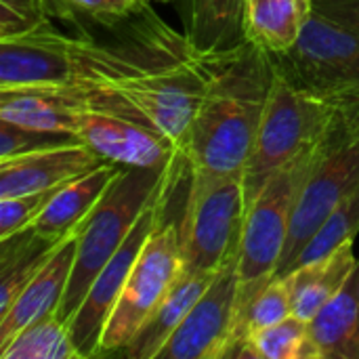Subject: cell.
Segmentation results:
<instances>
[{"instance_id":"6da1fadb","label":"cell","mask_w":359,"mask_h":359,"mask_svg":"<svg viewBox=\"0 0 359 359\" xmlns=\"http://www.w3.org/2000/svg\"><path fill=\"white\" fill-rule=\"evenodd\" d=\"M271 74V55L246 40L206 57L204 90L183 143L191 170L244 177Z\"/></svg>"},{"instance_id":"7a4b0ae2","label":"cell","mask_w":359,"mask_h":359,"mask_svg":"<svg viewBox=\"0 0 359 359\" xmlns=\"http://www.w3.org/2000/svg\"><path fill=\"white\" fill-rule=\"evenodd\" d=\"M185 154L158 168L122 166L103 198L97 202V206L78 229L69 284L57 311V318L65 326L80 309L99 271L126 242L143 210L164 189L166 183L185 172Z\"/></svg>"},{"instance_id":"3957f363","label":"cell","mask_w":359,"mask_h":359,"mask_svg":"<svg viewBox=\"0 0 359 359\" xmlns=\"http://www.w3.org/2000/svg\"><path fill=\"white\" fill-rule=\"evenodd\" d=\"M334 139L337 135L326 143L303 151L282 168H278L248 198L240 246L236 255L238 328L248 305L276 278L284 257V248L290 231V217L299 191L303 189L307 177L320 164V160L324 158V154L328 151Z\"/></svg>"},{"instance_id":"277c9868","label":"cell","mask_w":359,"mask_h":359,"mask_svg":"<svg viewBox=\"0 0 359 359\" xmlns=\"http://www.w3.org/2000/svg\"><path fill=\"white\" fill-rule=\"evenodd\" d=\"M337 133V114L330 103L294 82L273 63L269 95L257 133L255 149L244 170L246 200L278 168H282L303 151L326 143Z\"/></svg>"},{"instance_id":"5b68a950","label":"cell","mask_w":359,"mask_h":359,"mask_svg":"<svg viewBox=\"0 0 359 359\" xmlns=\"http://www.w3.org/2000/svg\"><path fill=\"white\" fill-rule=\"evenodd\" d=\"M246 206L242 175L189 168V187L179 221L185 271H219L238 255Z\"/></svg>"},{"instance_id":"8992f818","label":"cell","mask_w":359,"mask_h":359,"mask_svg":"<svg viewBox=\"0 0 359 359\" xmlns=\"http://www.w3.org/2000/svg\"><path fill=\"white\" fill-rule=\"evenodd\" d=\"M273 63L294 82L320 95L334 114L359 105V36L313 11L299 42Z\"/></svg>"},{"instance_id":"52a82bcc","label":"cell","mask_w":359,"mask_h":359,"mask_svg":"<svg viewBox=\"0 0 359 359\" xmlns=\"http://www.w3.org/2000/svg\"><path fill=\"white\" fill-rule=\"evenodd\" d=\"M185 273L179 221L164 219L147 238L101 337V353L122 351Z\"/></svg>"},{"instance_id":"ba28073f","label":"cell","mask_w":359,"mask_h":359,"mask_svg":"<svg viewBox=\"0 0 359 359\" xmlns=\"http://www.w3.org/2000/svg\"><path fill=\"white\" fill-rule=\"evenodd\" d=\"M181 179H183V172L177 175L170 183H166L164 189L149 202V206L139 217V221L133 227L126 242L118 248V252L99 271V276L90 284L80 309L69 320L67 330H69L78 351L82 353V359L99 355L101 337H103V328L107 324V318H109V313H111V309H114V305H116V301H118V297H120V292H122V288H124L147 238L164 219L170 196L177 189Z\"/></svg>"},{"instance_id":"9c48e42d","label":"cell","mask_w":359,"mask_h":359,"mask_svg":"<svg viewBox=\"0 0 359 359\" xmlns=\"http://www.w3.org/2000/svg\"><path fill=\"white\" fill-rule=\"evenodd\" d=\"M359 187V143L337 139L307 177L290 217V231L278 276H286L324 221Z\"/></svg>"},{"instance_id":"30bf717a","label":"cell","mask_w":359,"mask_h":359,"mask_svg":"<svg viewBox=\"0 0 359 359\" xmlns=\"http://www.w3.org/2000/svg\"><path fill=\"white\" fill-rule=\"evenodd\" d=\"M238 273L231 257L198 299L158 359L233 358L238 334Z\"/></svg>"},{"instance_id":"8fae6325","label":"cell","mask_w":359,"mask_h":359,"mask_svg":"<svg viewBox=\"0 0 359 359\" xmlns=\"http://www.w3.org/2000/svg\"><path fill=\"white\" fill-rule=\"evenodd\" d=\"M76 84L72 38L50 21L0 38V90L13 88H69Z\"/></svg>"},{"instance_id":"7c38bea8","label":"cell","mask_w":359,"mask_h":359,"mask_svg":"<svg viewBox=\"0 0 359 359\" xmlns=\"http://www.w3.org/2000/svg\"><path fill=\"white\" fill-rule=\"evenodd\" d=\"M74 137L93 147L105 162L120 166L158 168L183 154L151 124L111 111L80 109Z\"/></svg>"},{"instance_id":"4fadbf2b","label":"cell","mask_w":359,"mask_h":359,"mask_svg":"<svg viewBox=\"0 0 359 359\" xmlns=\"http://www.w3.org/2000/svg\"><path fill=\"white\" fill-rule=\"evenodd\" d=\"M101 164L105 160L76 137L19 156L0 158V198L59 189Z\"/></svg>"},{"instance_id":"5bb4252c","label":"cell","mask_w":359,"mask_h":359,"mask_svg":"<svg viewBox=\"0 0 359 359\" xmlns=\"http://www.w3.org/2000/svg\"><path fill=\"white\" fill-rule=\"evenodd\" d=\"M78 229L80 227L59 240L46 263L27 282V286L8 307V311L0 316V347L38 320L46 316H57L74 267Z\"/></svg>"},{"instance_id":"9a60e30c","label":"cell","mask_w":359,"mask_h":359,"mask_svg":"<svg viewBox=\"0 0 359 359\" xmlns=\"http://www.w3.org/2000/svg\"><path fill=\"white\" fill-rule=\"evenodd\" d=\"M120 170V164L105 162L99 168L61 185L53 191V196L29 227L40 238L48 242H59L69 231L82 225V221L97 206V202L103 198Z\"/></svg>"},{"instance_id":"2e32d148","label":"cell","mask_w":359,"mask_h":359,"mask_svg":"<svg viewBox=\"0 0 359 359\" xmlns=\"http://www.w3.org/2000/svg\"><path fill=\"white\" fill-rule=\"evenodd\" d=\"M217 273L219 271H185L130 343L118 353L133 359H158L168 339L181 326L198 299L208 290Z\"/></svg>"},{"instance_id":"e0dca14e","label":"cell","mask_w":359,"mask_h":359,"mask_svg":"<svg viewBox=\"0 0 359 359\" xmlns=\"http://www.w3.org/2000/svg\"><path fill=\"white\" fill-rule=\"evenodd\" d=\"M353 242L343 244L330 255L303 263L286 273L292 290V316L309 322L328 305L351 280L358 267Z\"/></svg>"},{"instance_id":"ac0fdd59","label":"cell","mask_w":359,"mask_h":359,"mask_svg":"<svg viewBox=\"0 0 359 359\" xmlns=\"http://www.w3.org/2000/svg\"><path fill=\"white\" fill-rule=\"evenodd\" d=\"M313 0H244V40L267 55L288 53L301 38Z\"/></svg>"},{"instance_id":"d6986e66","label":"cell","mask_w":359,"mask_h":359,"mask_svg":"<svg viewBox=\"0 0 359 359\" xmlns=\"http://www.w3.org/2000/svg\"><path fill=\"white\" fill-rule=\"evenodd\" d=\"M80 109L72 97L53 88L0 90V120L27 130L74 137Z\"/></svg>"},{"instance_id":"ffe728a7","label":"cell","mask_w":359,"mask_h":359,"mask_svg":"<svg viewBox=\"0 0 359 359\" xmlns=\"http://www.w3.org/2000/svg\"><path fill=\"white\" fill-rule=\"evenodd\" d=\"M309 345L311 359H359V297L353 280L309 320Z\"/></svg>"},{"instance_id":"44dd1931","label":"cell","mask_w":359,"mask_h":359,"mask_svg":"<svg viewBox=\"0 0 359 359\" xmlns=\"http://www.w3.org/2000/svg\"><path fill=\"white\" fill-rule=\"evenodd\" d=\"M57 244L40 238L32 227L0 240V316L8 311Z\"/></svg>"},{"instance_id":"7402d4cb","label":"cell","mask_w":359,"mask_h":359,"mask_svg":"<svg viewBox=\"0 0 359 359\" xmlns=\"http://www.w3.org/2000/svg\"><path fill=\"white\" fill-rule=\"evenodd\" d=\"M242 15L244 0H191L187 38L204 55L233 48L231 40L242 32Z\"/></svg>"},{"instance_id":"603a6c76","label":"cell","mask_w":359,"mask_h":359,"mask_svg":"<svg viewBox=\"0 0 359 359\" xmlns=\"http://www.w3.org/2000/svg\"><path fill=\"white\" fill-rule=\"evenodd\" d=\"M2 359H82L67 326L57 316H46L23 328L0 347Z\"/></svg>"},{"instance_id":"cb8c5ba5","label":"cell","mask_w":359,"mask_h":359,"mask_svg":"<svg viewBox=\"0 0 359 359\" xmlns=\"http://www.w3.org/2000/svg\"><path fill=\"white\" fill-rule=\"evenodd\" d=\"M236 358L246 359H311L309 322L290 316L273 326L244 339Z\"/></svg>"},{"instance_id":"d4e9b609","label":"cell","mask_w":359,"mask_h":359,"mask_svg":"<svg viewBox=\"0 0 359 359\" xmlns=\"http://www.w3.org/2000/svg\"><path fill=\"white\" fill-rule=\"evenodd\" d=\"M359 233V187L324 221V225L316 231V236L309 240V244L303 248V252L297 259V265L318 261L332 250L341 248L347 242H355ZM292 267V269H294ZM290 269V271H292Z\"/></svg>"},{"instance_id":"484cf974","label":"cell","mask_w":359,"mask_h":359,"mask_svg":"<svg viewBox=\"0 0 359 359\" xmlns=\"http://www.w3.org/2000/svg\"><path fill=\"white\" fill-rule=\"evenodd\" d=\"M292 316V290L290 282L286 276L273 278L248 305L240 328H238V341H236V351L244 343L246 337H250L257 330H263L267 326H273L286 318ZM233 351V358H236Z\"/></svg>"},{"instance_id":"4316f807","label":"cell","mask_w":359,"mask_h":359,"mask_svg":"<svg viewBox=\"0 0 359 359\" xmlns=\"http://www.w3.org/2000/svg\"><path fill=\"white\" fill-rule=\"evenodd\" d=\"M44 2L48 15L114 23L143 13L149 0H44Z\"/></svg>"},{"instance_id":"83f0119b","label":"cell","mask_w":359,"mask_h":359,"mask_svg":"<svg viewBox=\"0 0 359 359\" xmlns=\"http://www.w3.org/2000/svg\"><path fill=\"white\" fill-rule=\"evenodd\" d=\"M53 191H36V194H23V196H13V198H0V240L27 229L34 223V219L40 215V210L48 202Z\"/></svg>"},{"instance_id":"f1b7e54d","label":"cell","mask_w":359,"mask_h":359,"mask_svg":"<svg viewBox=\"0 0 359 359\" xmlns=\"http://www.w3.org/2000/svg\"><path fill=\"white\" fill-rule=\"evenodd\" d=\"M50 21L44 0H0V38L27 34Z\"/></svg>"},{"instance_id":"f546056e","label":"cell","mask_w":359,"mask_h":359,"mask_svg":"<svg viewBox=\"0 0 359 359\" xmlns=\"http://www.w3.org/2000/svg\"><path fill=\"white\" fill-rule=\"evenodd\" d=\"M67 139H72V135L27 130V128H21V126L0 120V158L19 156L25 151H34L40 147H48V145L67 141Z\"/></svg>"},{"instance_id":"4dcf8cb0","label":"cell","mask_w":359,"mask_h":359,"mask_svg":"<svg viewBox=\"0 0 359 359\" xmlns=\"http://www.w3.org/2000/svg\"><path fill=\"white\" fill-rule=\"evenodd\" d=\"M313 11L334 19L359 36V0H313Z\"/></svg>"},{"instance_id":"1f68e13d","label":"cell","mask_w":359,"mask_h":359,"mask_svg":"<svg viewBox=\"0 0 359 359\" xmlns=\"http://www.w3.org/2000/svg\"><path fill=\"white\" fill-rule=\"evenodd\" d=\"M353 288H355V292H358L359 297V261H358V267H355V273H353Z\"/></svg>"},{"instance_id":"d6a6232c","label":"cell","mask_w":359,"mask_h":359,"mask_svg":"<svg viewBox=\"0 0 359 359\" xmlns=\"http://www.w3.org/2000/svg\"><path fill=\"white\" fill-rule=\"evenodd\" d=\"M160 2H164V0H160Z\"/></svg>"}]
</instances>
